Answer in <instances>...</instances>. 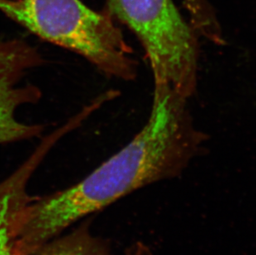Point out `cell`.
<instances>
[{
    "instance_id": "obj_1",
    "label": "cell",
    "mask_w": 256,
    "mask_h": 255,
    "mask_svg": "<svg viewBox=\"0 0 256 255\" xmlns=\"http://www.w3.org/2000/svg\"><path fill=\"white\" fill-rule=\"evenodd\" d=\"M186 100L166 87L154 89L150 118L126 147L75 185L32 196L18 226V255L136 190L182 174L206 140L194 126Z\"/></svg>"
},
{
    "instance_id": "obj_2",
    "label": "cell",
    "mask_w": 256,
    "mask_h": 255,
    "mask_svg": "<svg viewBox=\"0 0 256 255\" xmlns=\"http://www.w3.org/2000/svg\"><path fill=\"white\" fill-rule=\"evenodd\" d=\"M0 12L39 38L76 53L102 72L124 80L137 62L120 30L80 0H0Z\"/></svg>"
},
{
    "instance_id": "obj_3",
    "label": "cell",
    "mask_w": 256,
    "mask_h": 255,
    "mask_svg": "<svg viewBox=\"0 0 256 255\" xmlns=\"http://www.w3.org/2000/svg\"><path fill=\"white\" fill-rule=\"evenodd\" d=\"M108 7L142 44L154 88L167 87L188 100L198 84V44L172 0H108Z\"/></svg>"
},
{
    "instance_id": "obj_4",
    "label": "cell",
    "mask_w": 256,
    "mask_h": 255,
    "mask_svg": "<svg viewBox=\"0 0 256 255\" xmlns=\"http://www.w3.org/2000/svg\"><path fill=\"white\" fill-rule=\"evenodd\" d=\"M45 62L38 48L27 41H0V144L40 138L45 130L42 124L24 123L17 117L20 107L42 99L41 89L24 80Z\"/></svg>"
},
{
    "instance_id": "obj_5",
    "label": "cell",
    "mask_w": 256,
    "mask_h": 255,
    "mask_svg": "<svg viewBox=\"0 0 256 255\" xmlns=\"http://www.w3.org/2000/svg\"><path fill=\"white\" fill-rule=\"evenodd\" d=\"M62 137L60 130L46 135L36 150L7 178L0 182V255H18V226L26 204L32 196L28 186L48 152Z\"/></svg>"
},
{
    "instance_id": "obj_6",
    "label": "cell",
    "mask_w": 256,
    "mask_h": 255,
    "mask_svg": "<svg viewBox=\"0 0 256 255\" xmlns=\"http://www.w3.org/2000/svg\"><path fill=\"white\" fill-rule=\"evenodd\" d=\"M93 216L24 255H113L110 241L92 233Z\"/></svg>"
},
{
    "instance_id": "obj_7",
    "label": "cell",
    "mask_w": 256,
    "mask_h": 255,
    "mask_svg": "<svg viewBox=\"0 0 256 255\" xmlns=\"http://www.w3.org/2000/svg\"><path fill=\"white\" fill-rule=\"evenodd\" d=\"M126 255H154V254L144 244L137 242L128 248Z\"/></svg>"
}]
</instances>
